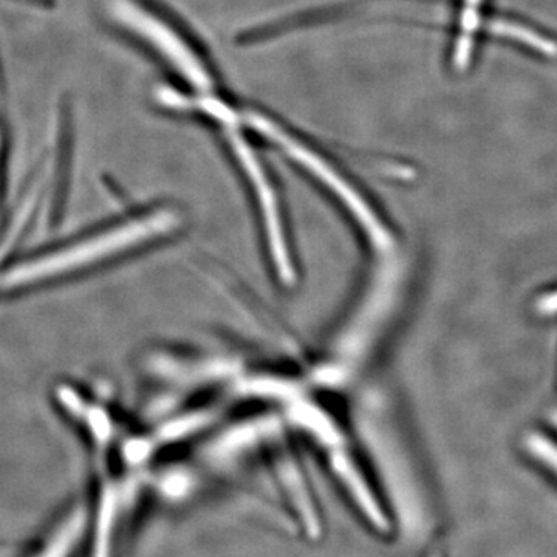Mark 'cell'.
<instances>
[{
	"instance_id": "6da1fadb",
	"label": "cell",
	"mask_w": 557,
	"mask_h": 557,
	"mask_svg": "<svg viewBox=\"0 0 557 557\" xmlns=\"http://www.w3.org/2000/svg\"><path fill=\"white\" fill-rule=\"evenodd\" d=\"M240 115L244 120L242 123H244L245 129L267 139V141L274 143L278 149L287 153L289 159L295 160L304 170L309 171L314 178L324 183L350 209L351 214L361 222L370 237H373V240L380 247H387L388 242H391L387 230L381 225L379 218L373 214L372 209L362 200L357 189L343 177V174L322 153H319L309 143L304 141L295 132L282 126L276 120L271 119L260 110L240 109Z\"/></svg>"
},
{
	"instance_id": "52a82bcc",
	"label": "cell",
	"mask_w": 557,
	"mask_h": 557,
	"mask_svg": "<svg viewBox=\"0 0 557 557\" xmlns=\"http://www.w3.org/2000/svg\"><path fill=\"white\" fill-rule=\"evenodd\" d=\"M555 423L557 424V413H556V416H555Z\"/></svg>"
},
{
	"instance_id": "277c9868",
	"label": "cell",
	"mask_w": 557,
	"mask_h": 557,
	"mask_svg": "<svg viewBox=\"0 0 557 557\" xmlns=\"http://www.w3.org/2000/svg\"><path fill=\"white\" fill-rule=\"evenodd\" d=\"M84 528V515L83 511L73 512L64 525L57 531L53 539L44 549L42 555L39 557H69L70 552L75 547L76 542L81 536V531Z\"/></svg>"
},
{
	"instance_id": "5b68a950",
	"label": "cell",
	"mask_w": 557,
	"mask_h": 557,
	"mask_svg": "<svg viewBox=\"0 0 557 557\" xmlns=\"http://www.w3.org/2000/svg\"><path fill=\"white\" fill-rule=\"evenodd\" d=\"M527 448L542 463L557 474V446L544 435L533 434L527 438Z\"/></svg>"
},
{
	"instance_id": "7a4b0ae2",
	"label": "cell",
	"mask_w": 557,
	"mask_h": 557,
	"mask_svg": "<svg viewBox=\"0 0 557 557\" xmlns=\"http://www.w3.org/2000/svg\"><path fill=\"white\" fill-rule=\"evenodd\" d=\"M486 28L493 33V35L518 40V42L537 50L539 53L545 54V57H557L556 42L545 38V36L539 35L537 32L523 27V25L516 24V22L494 20L487 22Z\"/></svg>"
},
{
	"instance_id": "ba28073f",
	"label": "cell",
	"mask_w": 557,
	"mask_h": 557,
	"mask_svg": "<svg viewBox=\"0 0 557 557\" xmlns=\"http://www.w3.org/2000/svg\"><path fill=\"white\" fill-rule=\"evenodd\" d=\"M2 555H3V552H2V549H0V556H2Z\"/></svg>"
},
{
	"instance_id": "8992f818",
	"label": "cell",
	"mask_w": 557,
	"mask_h": 557,
	"mask_svg": "<svg viewBox=\"0 0 557 557\" xmlns=\"http://www.w3.org/2000/svg\"><path fill=\"white\" fill-rule=\"evenodd\" d=\"M3 135H2V132H0V207H2V197H3V164H2V161H3V152H2V149H3V139H2Z\"/></svg>"
},
{
	"instance_id": "3957f363",
	"label": "cell",
	"mask_w": 557,
	"mask_h": 557,
	"mask_svg": "<svg viewBox=\"0 0 557 557\" xmlns=\"http://www.w3.org/2000/svg\"><path fill=\"white\" fill-rule=\"evenodd\" d=\"M482 0H463L460 17V35H458L456 49H454V67L465 70L471 60L472 44L478 32L480 20L479 9Z\"/></svg>"
}]
</instances>
